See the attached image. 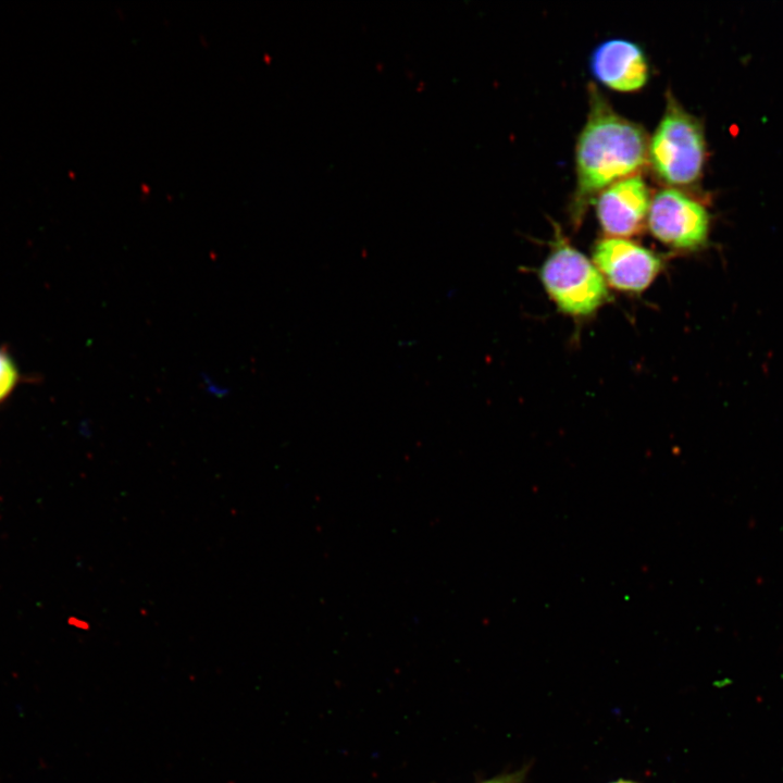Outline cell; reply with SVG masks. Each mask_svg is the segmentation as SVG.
Listing matches in <instances>:
<instances>
[{
	"mask_svg": "<svg viewBox=\"0 0 783 783\" xmlns=\"http://www.w3.org/2000/svg\"><path fill=\"white\" fill-rule=\"evenodd\" d=\"M594 265L609 285L638 293L647 288L661 269V259L625 238L606 237L593 249Z\"/></svg>",
	"mask_w": 783,
	"mask_h": 783,
	"instance_id": "5",
	"label": "cell"
},
{
	"mask_svg": "<svg viewBox=\"0 0 783 783\" xmlns=\"http://www.w3.org/2000/svg\"><path fill=\"white\" fill-rule=\"evenodd\" d=\"M613 783H633V782L620 780V781H617V782H613Z\"/></svg>",
	"mask_w": 783,
	"mask_h": 783,
	"instance_id": "11",
	"label": "cell"
},
{
	"mask_svg": "<svg viewBox=\"0 0 783 783\" xmlns=\"http://www.w3.org/2000/svg\"><path fill=\"white\" fill-rule=\"evenodd\" d=\"M705 159L700 123L669 94L661 121L648 144V163L655 175L671 188L686 187L701 176Z\"/></svg>",
	"mask_w": 783,
	"mask_h": 783,
	"instance_id": "2",
	"label": "cell"
},
{
	"mask_svg": "<svg viewBox=\"0 0 783 783\" xmlns=\"http://www.w3.org/2000/svg\"><path fill=\"white\" fill-rule=\"evenodd\" d=\"M554 244L540 269L545 289L562 312L575 316L593 313L608 299L606 281L597 268L559 234Z\"/></svg>",
	"mask_w": 783,
	"mask_h": 783,
	"instance_id": "3",
	"label": "cell"
},
{
	"mask_svg": "<svg viewBox=\"0 0 783 783\" xmlns=\"http://www.w3.org/2000/svg\"><path fill=\"white\" fill-rule=\"evenodd\" d=\"M589 63L594 77L617 91H636L649 78L645 52L637 44L626 39L601 42L592 52Z\"/></svg>",
	"mask_w": 783,
	"mask_h": 783,
	"instance_id": "7",
	"label": "cell"
},
{
	"mask_svg": "<svg viewBox=\"0 0 783 783\" xmlns=\"http://www.w3.org/2000/svg\"><path fill=\"white\" fill-rule=\"evenodd\" d=\"M200 378H201V385H202L203 390L210 397H213L216 399H224L231 393V389L228 386H226L222 382L217 381L211 374L202 373L200 375Z\"/></svg>",
	"mask_w": 783,
	"mask_h": 783,
	"instance_id": "9",
	"label": "cell"
},
{
	"mask_svg": "<svg viewBox=\"0 0 783 783\" xmlns=\"http://www.w3.org/2000/svg\"><path fill=\"white\" fill-rule=\"evenodd\" d=\"M596 198L597 219L609 237L624 238L642 232L651 202L649 188L642 176L621 179Z\"/></svg>",
	"mask_w": 783,
	"mask_h": 783,
	"instance_id": "6",
	"label": "cell"
},
{
	"mask_svg": "<svg viewBox=\"0 0 783 783\" xmlns=\"http://www.w3.org/2000/svg\"><path fill=\"white\" fill-rule=\"evenodd\" d=\"M18 381L20 371L15 360L7 349L0 348V403L11 396Z\"/></svg>",
	"mask_w": 783,
	"mask_h": 783,
	"instance_id": "8",
	"label": "cell"
},
{
	"mask_svg": "<svg viewBox=\"0 0 783 783\" xmlns=\"http://www.w3.org/2000/svg\"><path fill=\"white\" fill-rule=\"evenodd\" d=\"M647 224L662 244L693 251L708 239L710 216L706 208L676 188H663L651 198Z\"/></svg>",
	"mask_w": 783,
	"mask_h": 783,
	"instance_id": "4",
	"label": "cell"
},
{
	"mask_svg": "<svg viewBox=\"0 0 783 783\" xmlns=\"http://www.w3.org/2000/svg\"><path fill=\"white\" fill-rule=\"evenodd\" d=\"M525 773L519 770L512 773H505L478 783H522Z\"/></svg>",
	"mask_w": 783,
	"mask_h": 783,
	"instance_id": "10",
	"label": "cell"
},
{
	"mask_svg": "<svg viewBox=\"0 0 783 783\" xmlns=\"http://www.w3.org/2000/svg\"><path fill=\"white\" fill-rule=\"evenodd\" d=\"M589 111L575 147L576 186L571 211L580 220L591 200L610 185L636 175L648 164L645 130L618 114L595 85L588 86Z\"/></svg>",
	"mask_w": 783,
	"mask_h": 783,
	"instance_id": "1",
	"label": "cell"
}]
</instances>
